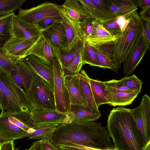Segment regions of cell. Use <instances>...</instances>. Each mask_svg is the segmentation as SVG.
Listing matches in <instances>:
<instances>
[{"mask_svg":"<svg viewBox=\"0 0 150 150\" xmlns=\"http://www.w3.org/2000/svg\"><path fill=\"white\" fill-rule=\"evenodd\" d=\"M26 0H0V17L20 8Z\"/></svg>","mask_w":150,"mask_h":150,"instance_id":"836d02e7","label":"cell"},{"mask_svg":"<svg viewBox=\"0 0 150 150\" xmlns=\"http://www.w3.org/2000/svg\"><path fill=\"white\" fill-rule=\"evenodd\" d=\"M41 35L54 48H67V37L62 21L56 22L42 30Z\"/></svg>","mask_w":150,"mask_h":150,"instance_id":"4fadbf2b","label":"cell"},{"mask_svg":"<svg viewBox=\"0 0 150 150\" xmlns=\"http://www.w3.org/2000/svg\"><path fill=\"white\" fill-rule=\"evenodd\" d=\"M150 44L144 33L143 28L123 63V73L126 76L131 74L141 61Z\"/></svg>","mask_w":150,"mask_h":150,"instance_id":"9c48e42d","label":"cell"},{"mask_svg":"<svg viewBox=\"0 0 150 150\" xmlns=\"http://www.w3.org/2000/svg\"><path fill=\"white\" fill-rule=\"evenodd\" d=\"M23 59L37 74L46 80L54 88L53 64H49L32 54L27 55Z\"/></svg>","mask_w":150,"mask_h":150,"instance_id":"9a60e30c","label":"cell"},{"mask_svg":"<svg viewBox=\"0 0 150 150\" xmlns=\"http://www.w3.org/2000/svg\"><path fill=\"white\" fill-rule=\"evenodd\" d=\"M107 128L115 148L142 150L140 135L130 109L123 106L114 108L108 116Z\"/></svg>","mask_w":150,"mask_h":150,"instance_id":"7a4b0ae2","label":"cell"},{"mask_svg":"<svg viewBox=\"0 0 150 150\" xmlns=\"http://www.w3.org/2000/svg\"><path fill=\"white\" fill-rule=\"evenodd\" d=\"M119 81L129 89L141 92L143 83L134 74L130 76H125Z\"/></svg>","mask_w":150,"mask_h":150,"instance_id":"8d00e7d4","label":"cell"},{"mask_svg":"<svg viewBox=\"0 0 150 150\" xmlns=\"http://www.w3.org/2000/svg\"><path fill=\"white\" fill-rule=\"evenodd\" d=\"M94 19L91 16H89L84 18L81 21L79 36L83 40H86L91 35Z\"/></svg>","mask_w":150,"mask_h":150,"instance_id":"d590c367","label":"cell"},{"mask_svg":"<svg viewBox=\"0 0 150 150\" xmlns=\"http://www.w3.org/2000/svg\"><path fill=\"white\" fill-rule=\"evenodd\" d=\"M87 9L91 16L95 19L102 22L115 20L116 17L104 11L95 5L92 0H78Z\"/></svg>","mask_w":150,"mask_h":150,"instance_id":"4dcf8cb0","label":"cell"},{"mask_svg":"<svg viewBox=\"0 0 150 150\" xmlns=\"http://www.w3.org/2000/svg\"><path fill=\"white\" fill-rule=\"evenodd\" d=\"M143 30L145 36L150 44V22H145L144 23Z\"/></svg>","mask_w":150,"mask_h":150,"instance_id":"7dc6e473","label":"cell"},{"mask_svg":"<svg viewBox=\"0 0 150 150\" xmlns=\"http://www.w3.org/2000/svg\"><path fill=\"white\" fill-rule=\"evenodd\" d=\"M77 75L79 79L80 88L86 98L88 107L91 109L99 110L94 99L89 83L90 78L84 70L78 73Z\"/></svg>","mask_w":150,"mask_h":150,"instance_id":"f1b7e54d","label":"cell"},{"mask_svg":"<svg viewBox=\"0 0 150 150\" xmlns=\"http://www.w3.org/2000/svg\"><path fill=\"white\" fill-rule=\"evenodd\" d=\"M20 125V120L15 113L0 114V135L6 141L25 138L27 132Z\"/></svg>","mask_w":150,"mask_h":150,"instance_id":"30bf717a","label":"cell"},{"mask_svg":"<svg viewBox=\"0 0 150 150\" xmlns=\"http://www.w3.org/2000/svg\"><path fill=\"white\" fill-rule=\"evenodd\" d=\"M109 150H118L114 148L112 149H110Z\"/></svg>","mask_w":150,"mask_h":150,"instance_id":"f5cc1de1","label":"cell"},{"mask_svg":"<svg viewBox=\"0 0 150 150\" xmlns=\"http://www.w3.org/2000/svg\"><path fill=\"white\" fill-rule=\"evenodd\" d=\"M92 1L93 3L99 8L109 13V6L107 0H92Z\"/></svg>","mask_w":150,"mask_h":150,"instance_id":"f6af8a7d","label":"cell"},{"mask_svg":"<svg viewBox=\"0 0 150 150\" xmlns=\"http://www.w3.org/2000/svg\"><path fill=\"white\" fill-rule=\"evenodd\" d=\"M36 74L24 61L23 58L18 62L16 67L10 73L18 86L25 92Z\"/></svg>","mask_w":150,"mask_h":150,"instance_id":"e0dca14e","label":"cell"},{"mask_svg":"<svg viewBox=\"0 0 150 150\" xmlns=\"http://www.w3.org/2000/svg\"><path fill=\"white\" fill-rule=\"evenodd\" d=\"M129 22L122 36L114 42L115 57L118 69L120 68L134 44L140 33L143 28L144 23L137 11L129 17Z\"/></svg>","mask_w":150,"mask_h":150,"instance_id":"5b68a950","label":"cell"},{"mask_svg":"<svg viewBox=\"0 0 150 150\" xmlns=\"http://www.w3.org/2000/svg\"><path fill=\"white\" fill-rule=\"evenodd\" d=\"M25 150H43L40 140L33 142L29 148Z\"/></svg>","mask_w":150,"mask_h":150,"instance_id":"c3c4849f","label":"cell"},{"mask_svg":"<svg viewBox=\"0 0 150 150\" xmlns=\"http://www.w3.org/2000/svg\"><path fill=\"white\" fill-rule=\"evenodd\" d=\"M66 114L65 122L95 121L101 116L99 110L91 109L87 106L79 104L71 105Z\"/></svg>","mask_w":150,"mask_h":150,"instance_id":"5bb4252c","label":"cell"},{"mask_svg":"<svg viewBox=\"0 0 150 150\" xmlns=\"http://www.w3.org/2000/svg\"><path fill=\"white\" fill-rule=\"evenodd\" d=\"M118 38L106 30L102 21L94 19L91 35L84 41L91 46H96L115 42Z\"/></svg>","mask_w":150,"mask_h":150,"instance_id":"ac0fdd59","label":"cell"},{"mask_svg":"<svg viewBox=\"0 0 150 150\" xmlns=\"http://www.w3.org/2000/svg\"><path fill=\"white\" fill-rule=\"evenodd\" d=\"M139 5V7L142 9L150 5V0H140Z\"/></svg>","mask_w":150,"mask_h":150,"instance_id":"681fc988","label":"cell"},{"mask_svg":"<svg viewBox=\"0 0 150 150\" xmlns=\"http://www.w3.org/2000/svg\"><path fill=\"white\" fill-rule=\"evenodd\" d=\"M89 81L94 100L97 107L108 104L106 98L107 90L104 81L89 78Z\"/></svg>","mask_w":150,"mask_h":150,"instance_id":"f546056e","label":"cell"},{"mask_svg":"<svg viewBox=\"0 0 150 150\" xmlns=\"http://www.w3.org/2000/svg\"><path fill=\"white\" fill-rule=\"evenodd\" d=\"M30 127L37 125L65 122L66 113L54 110L34 108L30 110Z\"/></svg>","mask_w":150,"mask_h":150,"instance_id":"7c38bea8","label":"cell"},{"mask_svg":"<svg viewBox=\"0 0 150 150\" xmlns=\"http://www.w3.org/2000/svg\"><path fill=\"white\" fill-rule=\"evenodd\" d=\"M59 150H89L87 147L75 144L57 146Z\"/></svg>","mask_w":150,"mask_h":150,"instance_id":"b9f144b4","label":"cell"},{"mask_svg":"<svg viewBox=\"0 0 150 150\" xmlns=\"http://www.w3.org/2000/svg\"><path fill=\"white\" fill-rule=\"evenodd\" d=\"M132 13L118 16L115 19V21L119 26L122 33L125 30L129 24L130 20L129 17Z\"/></svg>","mask_w":150,"mask_h":150,"instance_id":"60d3db41","label":"cell"},{"mask_svg":"<svg viewBox=\"0 0 150 150\" xmlns=\"http://www.w3.org/2000/svg\"><path fill=\"white\" fill-rule=\"evenodd\" d=\"M65 84L68 91L71 105H83L88 106L86 98L81 92L77 74L64 77Z\"/></svg>","mask_w":150,"mask_h":150,"instance_id":"d6986e66","label":"cell"},{"mask_svg":"<svg viewBox=\"0 0 150 150\" xmlns=\"http://www.w3.org/2000/svg\"><path fill=\"white\" fill-rule=\"evenodd\" d=\"M107 90L112 92L129 93L136 91H132L122 84L119 80L112 79L104 81Z\"/></svg>","mask_w":150,"mask_h":150,"instance_id":"74e56055","label":"cell"},{"mask_svg":"<svg viewBox=\"0 0 150 150\" xmlns=\"http://www.w3.org/2000/svg\"><path fill=\"white\" fill-rule=\"evenodd\" d=\"M102 23L104 28L112 36L118 38L121 36L122 32L115 20L103 22Z\"/></svg>","mask_w":150,"mask_h":150,"instance_id":"f35d334b","label":"cell"},{"mask_svg":"<svg viewBox=\"0 0 150 150\" xmlns=\"http://www.w3.org/2000/svg\"><path fill=\"white\" fill-rule=\"evenodd\" d=\"M51 142L57 146L75 144L101 149L114 148L106 127L95 121L62 123L56 128Z\"/></svg>","mask_w":150,"mask_h":150,"instance_id":"6da1fadb","label":"cell"},{"mask_svg":"<svg viewBox=\"0 0 150 150\" xmlns=\"http://www.w3.org/2000/svg\"><path fill=\"white\" fill-rule=\"evenodd\" d=\"M30 54L35 56L50 64H52L55 58L54 48L42 36L28 51L25 57Z\"/></svg>","mask_w":150,"mask_h":150,"instance_id":"44dd1931","label":"cell"},{"mask_svg":"<svg viewBox=\"0 0 150 150\" xmlns=\"http://www.w3.org/2000/svg\"><path fill=\"white\" fill-rule=\"evenodd\" d=\"M59 13L67 37V48H70L75 45L80 38L79 30L81 23L76 22L69 17L62 8L61 6Z\"/></svg>","mask_w":150,"mask_h":150,"instance_id":"ffe728a7","label":"cell"},{"mask_svg":"<svg viewBox=\"0 0 150 150\" xmlns=\"http://www.w3.org/2000/svg\"><path fill=\"white\" fill-rule=\"evenodd\" d=\"M6 141L0 135V142H3Z\"/></svg>","mask_w":150,"mask_h":150,"instance_id":"816d5d0a","label":"cell"},{"mask_svg":"<svg viewBox=\"0 0 150 150\" xmlns=\"http://www.w3.org/2000/svg\"><path fill=\"white\" fill-rule=\"evenodd\" d=\"M109 12L115 17L132 13L138 9L139 0H107Z\"/></svg>","mask_w":150,"mask_h":150,"instance_id":"603a6c76","label":"cell"},{"mask_svg":"<svg viewBox=\"0 0 150 150\" xmlns=\"http://www.w3.org/2000/svg\"><path fill=\"white\" fill-rule=\"evenodd\" d=\"M61 123L48 124L36 125L32 128L33 132L27 133L25 136L28 139H48L51 141L53 135L57 127Z\"/></svg>","mask_w":150,"mask_h":150,"instance_id":"4316f807","label":"cell"},{"mask_svg":"<svg viewBox=\"0 0 150 150\" xmlns=\"http://www.w3.org/2000/svg\"><path fill=\"white\" fill-rule=\"evenodd\" d=\"M36 43L26 39L12 37L4 45L3 47L11 54L23 58Z\"/></svg>","mask_w":150,"mask_h":150,"instance_id":"7402d4cb","label":"cell"},{"mask_svg":"<svg viewBox=\"0 0 150 150\" xmlns=\"http://www.w3.org/2000/svg\"><path fill=\"white\" fill-rule=\"evenodd\" d=\"M150 141L142 147V150H150Z\"/></svg>","mask_w":150,"mask_h":150,"instance_id":"f907efd6","label":"cell"},{"mask_svg":"<svg viewBox=\"0 0 150 150\" xmlns=\"http://www.w3.org/2000/svg\"><path fill=\"white\" fill-rule=\"evenodd\" d=\"M130 112L140 134L142 147L150 141V98L142 97L140 105Z\"/></svg>","mask_w":150,"mask_h":150,"instance_id":"8992f818","label":"cell"},{"mask_svg":"<svg viewBox=\"0 0 150 150\" xmlns=\"http://www.w3.org/2000/svg\"><path fill=\"white\" fill-rule=\"evenodd\" d=\"M40 140L43 150H59L49 139H45Z\"/></svg>","mask_w":150,"mask_h":150,"instance_id":"7bdbcfd3","label":"cell"},{"mask_svg":"<svg viewBox=\"0 0 150 150\" xmlns=\"http://www.w3.org/2000/svg\"><path fill=\"white\" fill-rule=\"evenodd\" d=\"M81 47L75 57L70 65L66 69H62L64 77L65 76L76 75L80 71L83 65L81 59Z\"/></svg>","mask_w":150,"mask_h":150,"instance_id":"e575fe53","label":"cell"},{"mask_svg":"<svg viewBox=\"0 0 150 150\" xmlns=\"http://www.w3.org/2000/svg\"><path fill=\"white\" fill-rule=\"evenodd\" d=\"M61 16H50L45 18L40 21L37 25L39 28L42 30L48 28L56 22L61 21Z\"/></svg>","mask_w":150,"mask_h":150,"instance_id":"ab89813d","label":"cell"},{"mask_svg":"<svg viewBox=\"0 0 150 150\" xmlns=\"http://www.w3.org/2000/svg\"><path fill=\"white\" fill-rule=\"evenodd\" d=\"M54 88L56 110L67 113L71 105L69 95L65 84L62 67L54 58L53 61Z\"/></svg>","mask_w":150,"mask_h":150,"instance_id":"52a82bcc","label":"cell"},{"mask_svg":"<svg viewBox=\"0 0 150 150\" xmlns=\"http://www.w3.org/2000/svg\"><path fill=\"white\" fill-rule=\"evenodd\" d=\"M1 114L30 111L25 91L21 88L10 74L0 68Z\"/></svg>","mask_w":150,"mask_h":150,"instance_id":"3957f363","label":"cell"},{"mask_svg":"<svg viewBox=\"0 0 150 150\" xmlns=\"http://www.w3.org/2000/svg\"><path fill=\"white\" fill-rule=\"evenodd\" d=\"M81 59L83 65L87 64L90 66L103 68L91 47L84 40L81 47Z\"/></svg>","mask_w":150,"mask_h":150,"instance_id":"d6a6232c","label":"cell"},{"mask_svg":"<svg viewBox=\"0 0 150 150\" xmlns=\"http://www.w3.org/2000/svg\"><path fill=\"white\" fill-rule=\"evenodd\" d=\"M139 14L142 20L145 22H150V5L142 8Z\"/></svg>","mask_w":150,"mask_h":150,"instance_id":"ee69618b","label":"cell"},{"mask_svg":"<svg viewBox=\"0 0 150 150\" xmlns=\"http://www.w3.org/2000/svg\"><path fill=\"white\" fill-rule=\"evenodd\" d=\"M0 150H14V140L0 142Z\"/></svg>","mask_w":150,"mask_h":150,"instance_id":"bcb514c9","label":"cell"},{"mask_svg":"<svg viewBox=\"0 0 150 150\" xmlns=\"http://www.w3.org/2000/svg\"><path fill=\"white\" fill-rule=\"evenodd\" d=\"M140 92L136 91L129 93H113L107 90L106 98L108 102V105H110L123 106L132 104Z\"/></svg>","mask_w":150,"mask_h":150,"instance_id":"484cf974","label":"cell"},{"mask_svg":"<svg viewBox=\"0 0 150 150\" xmlns=\"http://www.w3.org/2000/svg\"><path fill=\"white\" fill-rule=\"evenodd\" d=\"M83 40L80 38L78 41L70 48H54L55 58L62 69L67 68L74 60L81 47Z\"/></svg>","mask_w":150,"mask_h":150,"instance_id":"d4e9b609","label":"cell"},{"mask_svg":"<svg viewBox=\"0 0 150 150\" xmlns=\"http://www.w3.org/2000/svg\"><path fill=\"white\" fill-rule=\"evenodd\" d=\"M61 6L69 17L78 23H81L84 18L91 16L78 0H67Z\"/></svg>","mask_w":150,"mask_h":150,"instance_id":"cb8c5ba5","label":"cell"},{"mask_svg":"<svg viewBox=\"0 0 150 150\" xmlns=\"http://www.w3.org/2000/svg\"><path fill=\"white\" fill-rule=\"evenodd\" d=\"M114 42L99 46L91 47L97 55L103 68L109 69L117 72L118 69L115 57L114 49Z\"/></svg>","mask_w":150,"mask_h":150,"instance_id":"2e32d148","label":"cell"},{"mask_svg":"<svg viewBox=\"0 0 150 150\" xmlns=\"http://www.w3.org/2000/svg\"><path fill=\"white\" fill-rule=\"evenodd\" d=\"M13 37L25 38L36 43L42 38L41 31L36 25L26 23L14 14L12 25Z\"/></svg>","mask_w":150,"mask_h":150,"instance_id":"8fae6325","label":"cell"},{"mask_svg":"<svg viewBox=\"0 0 150 150\" xmlns=\"http://www.w3.org/2000/svg\"><path fill=\"white\" fill-rule=\"evenodd\" d=\"M14 14L12 12L0 17V47H3L13 37L12 28Z\"/></svg>","mask_w":150,"mask_h":150,"instance_id":"83f0119b","label":"cell"},{"mask_svg":"<svg viewBox=\"0 0 150 150\" xmlns=\"http://www.w3.org/2000/svg\"><path fill=\"white\" fill-rule=\"evenodd\" d=\"M25 93L30 110L34 108L56 110L54 88L37 74Z\"/></svg>","mask_w":150,"mask_h":150,"instance_id":"277c9868","label":"cell"},{"mask_svg":"<svg viewBox=\"0 0 150 150\" xmlns=\"http://www.w3.org/2000/svg\"><path fill=\"white\" fill-rule=\"evenodd\" d=\"M60 6L50 2H45L38 6L27 9L19 8L17 15L21 20L26 23L37 25L42 19L47 17L61 16Z\"/></svg>","mask_w":150,"mask_h":150,"instance_id":"ba28073f","label":"cell"},{"mask_svg":"<svg viewBox=\"0 0 150 150\" xmlns=\"http://www.w3.org/2000/svg\"><path fill=\"white\" fill-rule=\"evenodd\" d=\"M21 58L14 56L8 51L0 47V68L10 74L16 67V64Z\"/></svg>","mask_w":150,"mask_h":150,"instance_id":"1f68e13d","label":"cell"}]
</instances>
